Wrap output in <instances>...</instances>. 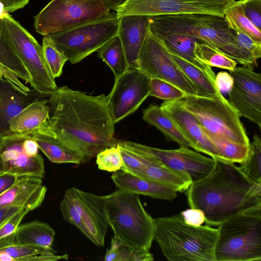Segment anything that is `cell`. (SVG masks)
Returning <instances> with one entry per match:
<instances>
[{
	"label": "cell",
	"instance_id": "29",
	"mask_svg": "<svg viewBox=\"0 0 261 261\" xmlns=\"http://www.w3.org/2000/svg\"><path fill=\"white\" fill-rule=\"evenodd\" d=\"M170 54L183 73L197 88L198 95L208 96L220 92L216 85L215 77L184 59L170 53Z\"/></svg>",
	"mask_w": 261,
	"mask_h": 261
},
{
	"label": "cell",
	"instance_id": "17",
	"mask_svg": "<svg viewBox=\"0 0 261 261\" xmlns=\"http://www.w3.org/2000/svg\"><path fill=\"white\" fill-rule=\"evenodd\" d=\"M24 134L13 133L0 140V152L4 163V172L22 176L43 178L45 168L43 158L39 154H28L23 148Z\"/></svg>",
	"mask_w": 261,
	"mask_h": 261
},
{
	"label": "cell",
	"instance_id": "10",
	"mask_svg": "<svg viewBox=\"0 0 261 261\" xmlns=\"http://www.w3.org/2000/svg\"><path fill=\"white\" fill-rule=\"evenodd\" d=\"M60 209L66 221L75 225L95 245H104L109 226L104 196L70 188L64 195Z\"/></svg>",
	"mask_w": 261,
	"mask_h": 261
},
{
	"label": "cell",
	"instance_id": "9",
	"mask_svg": "<svg viewBox=\"0 0 261 261\" xmlns=\"http://www.w3.org/2000/svg\"><path fill=\"white\" fill-rule=\"evenodd\" d=\"M119 17L110 12L100 19L46 35L71 64L80 62L118 34Z\"/></svg>",
	"mask_w": 261,
	"mask_h": 261
},
{
	"label": "cell",
	"instance_id": "52",
	"mask_svg": "<svg viewBox=\"0 0 261 261\" xmlns=\"http://www.w3.org/2000/svg\"><path fill=\"white\" fill-rule=\"evenodd\" d=\"M0 261H14V259L5 253L0 252Z\"/></svg>",
	"mask_w": 261,
	"mask_h": 261
},
{
	"label": "cell",
	"instance_id": "40",
	"mask_svg": "<svg viewBox=\"0 0 261 261\" xmlns=\"http://www.w3.org/2000/svg\"><path fill=\"white\" fill-rule=\"evenodd\" d=\"M96 156V164L100 170L114 172L120 170L123 166L122 156L117 145L106 148Z\"/></svg>",
	"mask_w": 261,
	"mask_h": 261
},
{
	"label": "cell",
	"instance_id": "32",
	"mask_svg": "<svg viewBox=\"0 0 261 261\" xmlns=\"http://www.w3.org/2000/svg\"><path fill=\"white\" fill-rule=\"evenodd\" d=\"M107 261H151L153 255L149 250L139 249L125 244L113 237L110 247L107 250Z\"/></svg>",
	"mask_w": 261,
	"mask_h": 261
},
{
	"label": "cell",
	"instance_id": "24",
	"mask_svg": "<svg viewBox=\"0 0 261 261\" xmlns=\"http://www.w3.org/2000/svg\"><path fill=\"white\" fill-rule=\"evenodd\" d=\"M150 32L164 43L168 50L196 67L216 77V74L211 67L200 62L194 54V48L197 42L194 38L177 33L164 31L155 29H150Z\"/></svg>",
	"mask_w": 261,
	"mask_h": 261
},
{
	"label": "cell",
	"instance_id": "11",
	"mask_svg": "<svg viewBox=\"0 0 261 261\" xmlns=\"http://www.w3.org/2000/svg\"><path fill=\"white\" fill-rule=\"evenodd\" d=\"M101 0H52L34 18L35 31L45 36L107 16Z\"/></svg>",
	"mask_w": 261,
	"mask_h": 261
},
{
	"label": "cell",
	"instance_id": "50",
	"mask_svg": "<svg viewBox=\"0 0 261 261\" xmlns=\"http://www.w3.org/2000/svg\"><path fill=\"white\" fill-rule=\"evenodd\" d=\"M22 208L23 207L15 205L0 207V226Z\"/></svg>",
	"mask_w": 261,
	"mask_h": 261
},
{
	"label": "cell",
	"instance_id": "1",
	"mask_svg": "<svg viewBox=\"0 0 261 261\" xmlns=\"http://www.w3.org/2000/svg\"><path fill=\"white\" fill-rule=\"evenodd\" d=\"M49 97V128L77 149L85 163L106 148L117 146L115 123L105 94L87 95L65 86L58 87Z\"/></svg>",
	"mask_w": 261,
	"mask_h": 261
},
{
	"label": "cell",
	"instance_id": "54",
	"mask_svg": "<svg viewBox=\"0 0 261 261\" xmlns=\"http://www.w3.org/2000/svg\"><path fill=\"white\" fill-rule=\"evenodd\" d=\"M5 171L4 163L0 152V174L4 173Z\"/></svg>",
	"mask_w": 261,
	"mask_h": 261
},
{
	"label": "cell",
	"instance_id": "41",
	"mask_svg": "<svg viewBox=\"0 0 261 261\" xmlns=\"http://www.w3.org/2000/svg\"><path fill=\"white\" fill-rule=\"evenodd\" d=\"M243 12L249 20L261 31V0H239Z\"/></svg>",
	"mask_w": 261,
	"mask_h": 261
},
{
	"label": "cell",
	"instance_id": "5",
	"mask_svg": "<svg viewBox=\"0 0 261 261\" xmlns=\"http://www.w3.org/2000/svg\"><path fill=\"white\" fill-rule=\"evenodd\" d=\"M104 197L105 215L114 237L133 248L149 250L154 220L144 209L140 195L118 189Z\"/></svg>",
	"mask_w": 261,
	"mask_h": 261
},
{
	"label": "cell",
	"instance_id": "14",
	"mask_svg": "<svg viewBox=\"0 0 261 261\" xmlns=\"http://www.w3.org/2000/svg\"><path fill=\"white\" fill-rule=\"evenodd\" d=\"M150 77L139 67L128 68L115 79L107 103L115 123L135 112L149 96Z\"/></svg>",
	"mask_w": 261,
	"mask_h": 261
},
{
	"label": "cell",
	"instance_id": "22",
	"mask_svg": "<svg viewBox=\"0 0 261 261\" xmlns=\"http://www.w3.org/2000/svg\"><path fill=\"white\" fill-rule=\"evenodd\" d=\"M30 134L37 142L39 148L50 161L55 163H85L82 154L75 148L57 137L45 127Z\"/></svg>",
	"mask_w": 261,
	"mask_h": 261
},
{
	"label": "cell",
	"instance_id": "2",
	"mask_svg": "<svg viewBox=\"0 0 261 261\" xmlns=\"http://www.w3.org/2000/svg\"><path fill=\"white\" fill-rule=\"evenodd\" d=\"M189 206L201 210L205 223L217 226L238 213L261 204V184L249 179L233 163L216 160L213 170L186 191Z\"/></svg>",
	"mask_w": 261,
	"mask_h": 261
},
{
	"label": "cell",
	"instance_id": "35",
	"mask_svg": "<svg viewBox=\"0 0 261 261\" xmlns=\"http://www.w3.org/2000/svg\"><path fill=\"white\" fill-rule=\"evenodd\" d=\"M240 165L239 168L249 179L261 184V140L258 135L253 136L247 156Z\"/></svg>",
	"mask_w": 261,
	"mask_h": 261
},
{
	"label": "cell",
	"instance_id": "18",
	"mask_svg": "<svg viewBox=\"0 0 261 261\" xmlns=\"http://www.w3.org/2000/svg\"><path fill=\"white\" fill-rule=\"evenodd\" d=\"M160 107L192 144L194 150L214 159H220L218 150L204 133L197 119L184 107L180 99L164 101Z\"/></svg>",
	"mask_w": 261,
	"mask_h": 261
},
{
	"label": "cell",
	"instance_id": "8",
	"mask_svg": "<svg viewBox=\"0 0 261 261\" xmlns=\"http://www.w3.org/2000/svg\"><path fill=\"white\" fill-rule=\"evenodd\" d=\"M0 34L25 68L32 88L49 96L58 87L45 60L42 46L9 13L1 20Z\"/></svg>",
	"mask_w": 261,
	"mask_h": 261
},
{
	"label": "cell",
	"instance_id": "36",
	"mask_svg": "<svg viewBox=\"0 0 261 261\" xmlns=\"http://www.w3.org/2000/svg\"><path fill=\"white\" fill-rule=\"evenodd\" d=\"M0 65L24 81L25 84L30 83L31 78L25 68L14 50L1 34Z\"/></svg>",
	"mask_w": 261,
	"mask_h": 261
},
{
	"label": "cell",
	"instance_id": "4",
	"mask_svg": "<svg viewBox=\"0 0 261 261\" xmlns=\"http://www.w3.org/2000/svg\"><path fill=\"white\" fill-rule=\"evenodd\" d=\"M153 240L171 261H215L219 229L186 223L180 214L154 219Z\"/></svg>",
	"mask_w": 261,
	"mask_h": 261
},
{
	"label": "cell",
	"instance_id": "39",
	"mask_svg": "<svg viewBox=\"0 0 261 261\" xmlns=\"http://www.w3.org/2000/svg\"><path fill=\"white\" fill-rule=\"evenodd\" d=\"M186 94L174 85L156 78H151L149 96L164 101L179 99Z\"/></svg>",
	"mask_w": 261,
	"mask_h": 261
},
{
	"label": "cell",
	"instance_id": "28",
	"mask_svg": "<svg viewBox=\"0 0 261 261\" xmlns=\"http://www.w3.org/2000/svg\"><path fill=\"white\" fill-rule=\"evenodd\" d=\"M143 119L160 130L167 140L176 142L180 146L193 148L192 144L160 106L151 104L143 109Z\"/></svg>",
	"mask_w": 261,
	"mask_h": 261
},
{
	"label": "cell",
	"instance_id": "48",
	"mask_svg": "<svg viewBox=\"0 0 261 261\" xmlns=\"http://www.w3.org/2000/svg\"><path fill=\"white\" fill-rule=\"evenodd\" d=\"M18 176L4 172L0 174V195L9 189L16 181Z\"/></svg>",
	"mask_w": 261,
	"mask_h": 261
},
{
	"label": "cell",
	"instance_id": "44",
	"mask_svg": "<svg viewBox=\"0 0 261 261\" xmlns=\"http://www.w3.org/2000/svg\"><path fill=\"white\" fill-rule=\"evenodd\" d=\"M184 222L190 225L199 226L205 222V217L203 211L197 208L187 209L180 213Z\"/></svg>",
	"mask_w": 261,
	"mask_h": 261
},
{
	"label": "cell",
	"instance_id": "19",
	"mask_svg": "<svg viewBox=\"0 0 261 261\" xmlns=\"http://www.w3.org/2000/svg\"><path fill=\"white\" fill-rule=\"evenodd\" d=\"M48 97L34 89L24 92L11 82L0 77V140L13 133L9 122L34 101Z\"/></svg>",
	"mask_w": 261,
	"mask_h": 261
},
{
	"label": "cell",
	"instance_id": "13",
	"mask_svg": "<svg viewBox=\"0 0 261 261\" xmlns=\"http://www.w3.org/2000/svg\"><path fill=\"white\" fill-rule=\"evenodd\" d=\"M138 67L150 78L165 81L186 94L198 95L197 88L174 62L163 42L149 29L139 54Z\"/></svg>",
	"mask_w": 261,
	"mask_h": 261
},
{
	"label": "cell",
	"instance_id": "20",
	"mask_svg": "<svg viewBox=\"0 0 261 261\" xmlns=\"http://www.w3.org/2000/svg\"><path fill=\"white\" fill-rule=\"evenodd\" d=\"M150 16L126 15L119 17L118 35L128 68L138 67L139 54L149 29Z\"/></svg>",
	"mask_w": 261,
	"mask_h": 261
},
{
	"label": "cell",
	"instance_id": "12",
	"mask_svg": "<svg viewBox=\"0 0 261 261\" xmlns=\"http://www.w3.org/2000/svg\"><path fill=\"white\" fill-rule=\"evenodd\" d=\"M231 0H126L115 10L126 15L148 16L200 14L224 17Z\"/></svg>",
	"mask_w": 261,
	"mask_h": 261
},
{
	"label": "cell",
	"instance_id": "53",
	"mask_svg": "<svg viewBox=\"0 0 261 261\" xmlns=\"http://www.w3.org/2000/svg\"><path fill=\"white\" fill-rule=\"evenodd\" d=\"M7 13L5 11L4 5L0 2V20L3 18Z\"/></svg>",
	"mask_w": 261,
	"mask_h": 261
},
{
	"label": "cell",
	"instance_id": "23",
	"mask_svg": "<svg viewBox=\"0 0 261 261\" xmlns=\"http://www.w3.org/2000/svg\"><path fill=\"white\" fill-rule=\"evenodd\" d=\"M111 178L118 189L140 195L169 201L177 196L176 191L165 185L136 176L122 170L113 172Z\"/></svg>",
	"mask_w": 261,
	"mask_h": 261
},
{
	"label": "cell",
	"instance_id": "7",
	"mask_svg": "<svg viewBox=\"0 0 261 261\" xmlns=\"http://www.w3.org/2000/svg\"><path fill=\"white\" fill-rule=\"evenodd\" d=\"M180 99L204 132L237 143L250 145L240 116L221 92L208 96L186 94Z\"/></svg>",
	"mask_w": 261,
	"mask_h": 261
},
{
	"label": "cell",
	"instance_id": "6",
	"mask_svg": "<svg viewBox=\"0 0 261 261\" xmlns=\"http://www.w3.org/2000/svg\"><path fill=\"white\" fill-rule=\"evenodd\" d=\"M218 228L215 261L261 260V204L229 217Z\"/></svg>",
	"mask_w": 261,
	"mask_h": 261
},
{
	"label": "cell",
	"instance_id": "49",
	"mask_svg": "<svg viewBox=\"0 0 261 261\" xmlns=\"http://www.w3.org/2000/svg\"><path fill=\"white\" fill-rule=\"evenodd\" d=\"M30 0H0L4 7L5 11L8 13L12 12L22 8Z\"/></svg>",
	"mask_w": 261,
	"mask_h": 261
},
{
	"label": "cell",
	"instance_id": "47",
	"mask_svg": "<svg viewBox=\"0 0 261 261\" xmlns=\"http://www.w3.org/2000/svg\"><path fill=\"white\" fill-rule=\"evenodd\" d=\"M0 77L5 79L15 84L24 92H28L30 89L23 84L19 78L13 73L5 68L0 65Z\"/></svg>",
	"mask_w": 261,
	"mask_h": 261
},
{
	"label": "cell",
	"instance_id": "27",
	"mask_svg": "<svg viewBox=\"0 0 261 261\" xmlns=\"http://www.w3.org/2000/svg\"><path fill=\"white\" fill-rule=\"evenodd\" d=\"M55 230L48 224L34 221L19 224L15 231L16 241L23 245L53 250Z\"/></svg>",
	"mask_w": 261,
	"mask_h": 261
},
{
	"label": "cell",
	"instance_id": "42",
	"mask_svg": "<svg viewBox=\"0 0 261 261\" xmlns=\"http://www.w3.org/2000/svg\"><path fill=\"white\" fill-rule=\"evenodd\" d=\"M239 44L250 53L253 59L256 61L261 57V43L254 41L247 35L233 31Z\"/></svg>",
	"mask_w": 261,
	"mask_h": 261
},
{
	"label": "cell",
	"instance_id": "25",
	"mask_svg": "<svg viewBox=\"0 0 261 261\" xmlns=\"http://www.w3.org/2000/svg\"><path fill=\"white\" fill-rule=\"evenodd\" d=\"M143 154L145 157L144 165L135 176L160 183L177 192H185L192 184L188 175L170 169L150 156Z\"/></svg>",
	"mask_w": 261,
	"mask_h": 261
},
{
	"label": "cell",
	"instance_id": "46",
	"mask_svg": "<svg viewBox=\"0 0 261 261\" xmlns=\"http://www.w3.org/2000/svg\"><path fill=\"white\" fill-rule=\"evenodd\" d=\"M67 254L57 255L55 254V252L48 251L23 258L20 261H53L61 259H67Z\"/></svg>",
	"mask_w": 261,
	"mask_h": 261
},
{
	"label": "cell",
	"instance_id": "31",
	"mask_svg": "<svg viewBox=\"0 0 261 261\" xmlns=\"http://www.w3.org/2000/svg\"><path fill=\"white\" fill-rule=\"evenodd\" d=\"M224 18L233 31L245 34L261 43V31L244 15L239 1L231 0L225 12Z\"/></svg>",
	"mask_w": 261,
	"mask_h": 261
},
{
	"label": "cell",
	"instance_id": "34",
	"mask_svg": "<svg viewBox=\"0 0 261 261\" xmlns=\"http://www.w3.org/2000/svg\"><path fill=\"white\" fill-rule=\"evenodd\" d=\"M194 54L200 62L211 66L233 70L237 62L209 45L202 42H197Z\"/></svg>",
	"mask_w": 261,
	"mask_h": 261
},
{
	"label": "cell",
	"instance_id": "37",
	"mask_svg": "<svg viewBox=\"0 0 261 261\" xmlns=\"http://www.w3.org/2000/svg\"><path fill=\"white\" fill-rule=\"evenodd\" d=\"M55 252L18 243L15 238V232L0 239V252L5 253L14 259L20 261L23 258L45 252Z\"/></svg>",
	"mask_w": 261,
	"mask_h": 261
},
{
	"label": "cell",
	"instance_id": "45",
	"mask_svg": "<svg viewBox=\"0 0 261 261\" xmlns=\"http://www.w3.org/2000/svg\"><path fill=\"white\" fill-rule=\"evenodd\" d=\"M215 82L221 93L228 92L232 86L233 80L229 73L221 71L216 75Z\"/></svg>",
	"mask_w": 261,
	"mask_h": 261
},
{
	"label": "cell",
	"instance_id": "21",
	"mask_svg": "<svg viewBox=\"0 0 261 261\" xmlns=\"http://www.w3.org/2000/svg\"><path fill=\"white\" fill-rule=\"evenodd\" d=\"M46 191L41 178L31 176L18 177L15 183L0 195V207L15 205L32 211L41 204Z\"/></svg>",
	"mask_w": 261,
	"mask_h": 261
},
{
	"label": "cell",
	"instance_id": "51",
	"mask_svg": "<svg viewBox=\"0 0 261 261\" xmlns=\"http://www.w3.org/2000/svg\"><path fill=\"white\" fill-rule=\"evenodd\" d=\"M107 8L110 10L115 11L121 7L126 0H101Z\"/></svg>",
	"mask_w": 261,
	"mask_h": 261
},
{
	"label": "cell",
	"instance_id": "26",
	"mask_svg": "<svg viewBox=\"0 0 261 261\" xmlns=\"http://www.w3.org/2000/svg\"><path fill=\"white\" fill-rule=\"evenodd\" d=\"M48 100L38 99L24 108L9 122L13 133L28 134L48 125L49 108Z\"/></svg>",
	"mask_w": 261,
	"mask_h": 261
},
{
	"label": "cell",
	"instance_id": "16",
	"mask_svg": "<svg viewBox=\"0 0 261 261\" xmlns=\"http://www.w3.org/2000/svg\"><path fill=\"white\" fill-rule=\"evenodd\" d=\"M252 66L236 67L229 70L233 83L228 92L229 104L240 116L245 117L261 128V74Z\"/></svg>",
	"mask_w": 261,
	"mask_h": 261
},
{
	"label": "cell",
	"instance_id": "30",
	"mask_svg": "<svg viewBox=\"0 0 261 261\" xmlns=\"http://www.w3.org/2000/svg\"><path fill=\"white\" fill-rule=\"evenodd\" d=\"M97 56L111 68L115 79L128 68L121 40L118 35L113 37L97 50Z\"/></svg>",
	"mask_w": 261,
	"mask_h": 261
},
{
	"label": "cell",
	"instance_id": "43",
	"mask_svg": "<svg viewBox=\"0 0 261 261\" xmlns=\"http://www.w3.org/2000/svg\"><path fill=\"white\" fill-rule=\"evenodd\" d=\"M30 210L22 208L0 226V239L15 232L23 217Z\"/></svg>",
	"mask_w": 261,
	"mask_h": 261
},
{
	"label": "cell",
	"instance_id": "15",
	"mask_svg": "<svg viewBox=\"0 0 261 261\" xmlns=\"http://www.w3.org/2000/svg\"><path fill=\"white\" fill-rule=\"evenodd\" d=\"M118 142L130 149L150 156L172 170L188 175L192 182L206 176L214 169L216 160L203 155L186 146L176 149H163L131 142Z\"/></svg>",
	"mask_w": 261,
	"mask_h": 261
},
{
	"label": "cell",
	"instance_id": "33",
	"mask_svg": "<svg viewBox=\"0 0 261 261\" xmlns=\"http://www.w3.org/2000/svg\"><path fill=\"white\" fill-rule=\"evenodd\" d=\"M204 133L218 150L220 160L240 164L246 158L249 145L237 143L205 132Z\"/></svg>",
	"mask_w": 261,
	"mask_h": 261
},
{
	"label": "cell",
	"instance_id": "3",
	"mask_svg": "<svg viewBox=\"0 0 261 261\" xmlns=\"http://www.w3.org/2000/svg\"><path fill=\"white\" fill-rule=\"evenodd\" d=\"M149 28L194 38L243 65L257 66L256 61L239 44L224 17L200 14L150 16Z\"/></svg>",
	"mask_w": 261,
	"mask_h": 261
},
{
	"label": "cell",
	"instance_id": "38",
	"mask_svg": "<svg viewBox=\"0 0 261 261\" xmlns=\"http://www.w3.org/2000/svg\"><path fill=\"white\" fill-rule=\"evenodd\" d=\"M42 48L46 62L54 77H60L64 65L68 61L67 57L55 46L47 36L43 38Z\"/></svg>",
	"mask_w": 261,
	"mask_h": 261
}]
</instances>
